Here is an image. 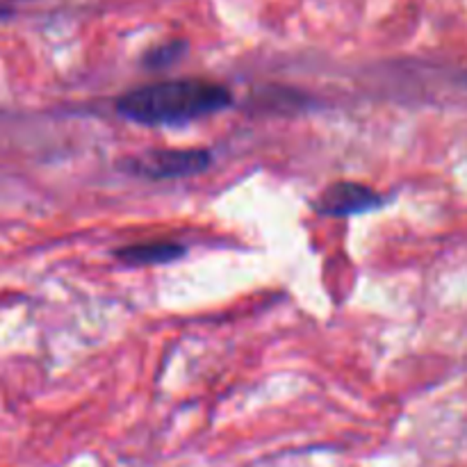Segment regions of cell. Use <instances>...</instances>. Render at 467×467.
Wrapping results in <instances>:
<instances>
[{
	"mask_svg": "<svg viewBox=\"0 0 467 467\" xmlns=\"http://www.w3.org/2000/svg\"><path fill=\"white\" fill-rule=\"evenodd\" d=\"M381 205V196L360 182H336L317 201V210L331 217L369 213Z\"/></svg>",
	"mask_w": 467,
	"mask_h": 467,
	"instance_id": "cell-3",
	"label": "cell"
},
{
	"mask_svg": "<svg viewBox=\"0 0 467 467\" xmlns=\"http://www.w3.org/2000/svg\"><path fill=\"white\" fill-rule=\"evenodd\" d=\"M185 254V246L171 240H153L140 242V244L123 246L117 251V258L128 265H164L181 258Z\"/></svg>",
	"mask_w": 467,
	"mask_h": 467,
	"instance_id": "cell-4",
	"label": "cell"
},
{
	"mask_svg": "<svg viewBox=\"0 0 467 467\" xmlns=\"http://www.w3.org/2000/svg\"><path fill=\"white\" fill-rule=\"evenodd\" d=\"M128 167H130V171L140 173L144 178H153V181L185 178L205 171L210 167V153L201 149L150 150V153L132 160Z\"/></svg>",
	"mask_w": 467,
	"mask_h": 467,
	"instance_id": "cell-2",
	"label": "cell"
},
{
	"mask_svg": "<svg viewBox=\"0 0 467 467\" xmlns=\"http://www.w3.org/2000/svg\"><path fill=\"white\" fill-rule=\"evenodd\" d=\"M231 105L226 87L208 80H164L137 87L121 96L119 114L144 126H181L208 114L222 112Z\"/></svg>",
	"mask_w": 467,
	"mask_h": 467,
	"instance_id": "cell-1",
	"label": "cell"
},
{
	"mask_svg": "<svg viewBox=\"0 0 467 467\" xmlns=\"http://www.w3.org/2000/svg\"><path fill=\"white\" fill-rule=\"evenodd\" d=\"M178 50H181V44H167V46H160V48H155L153 53L149 55V62L155 64V67H160V64H169L171 59L178 57Z\"/></svg>",
	"mask_w": 467,
	"mask_h": 467,
	"instance_id": "cell-5",
	"label": "cell"
}]
</instances>
